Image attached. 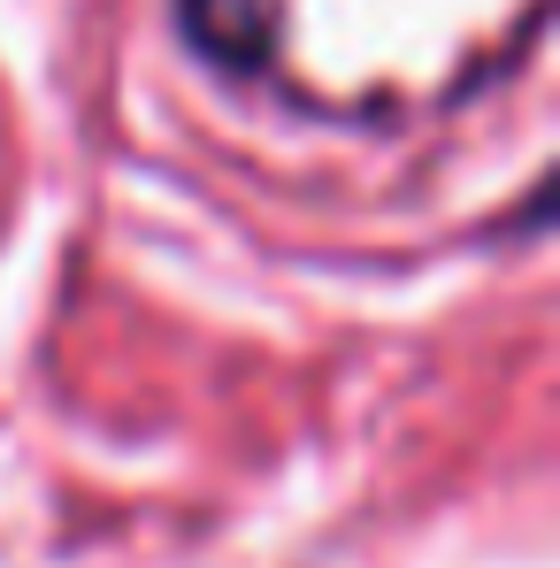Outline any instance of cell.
I'll list each match as a JSON object with an SVG mask.
<instances>
[{
  "instance_id": "cell-1",
  "label": "cell",
  "mask_w": 560,
  "mask_h": 568,
  "mask_svg": "<svg viewBox=\"0 0 560 568\" xmlns=\"http://www.w3.org/2000/svg\"><path fill=\"white\" fill-rule=\"evenodd\" d=\"M277 23H284V0H185L192 47H200V54H215V62H231V70L269 62Z\"/></svg>"
}]
</instances>
